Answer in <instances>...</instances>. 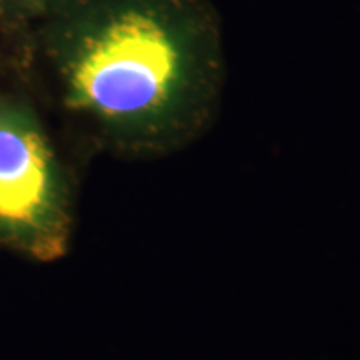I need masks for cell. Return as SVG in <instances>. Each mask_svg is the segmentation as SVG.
Returning <instances> with one entry per match:
<instances>
[{
    "mask_svg": "<svg viewBox=\"0 0 360 360\" xmlns=\"http://www.w3.org/2000/svg\"><path fill=\"white\" fill-rule=\"evenodd\" d=\"M17 40L62 107L114 150H177L217 112L224 34L210 0H40Z\"/></svg>",
    "mask_w": 360,
    "mask_h": 360,
    "instance_id": "6da1fadb",
    "label": "cell"
},
{
    "mask_svg": "<svg viewBox=\"0 0 360 360\" xmlns=\"http://www.w3.org/2000/svg\"><path fill=\"white\" fill-rule=\"evenodd\" d=\"M40 7V0H0V30L19 39Z\"/></svg>",
    "mask_w": 360,
    "mask_h": 360,
    "instance_id": "3957f363",
    "label": "cell"
},
{
    "mask_svg": "<svg viewBox=\"0 0 360 360\" xmlns=\"http://www.w3.org/2000/svg\"><path fill=\"white\" fill-rule=\"evenodd\" d=\"M72 191L51 135L27 101L0 90V249L52 262L72 236Z\"/></svg>",
    "mask_w": 360,
    "mask_h": 360,
    "instance_id": "7a4b0ae2",
    "label": "cell"
}]
</instances>
